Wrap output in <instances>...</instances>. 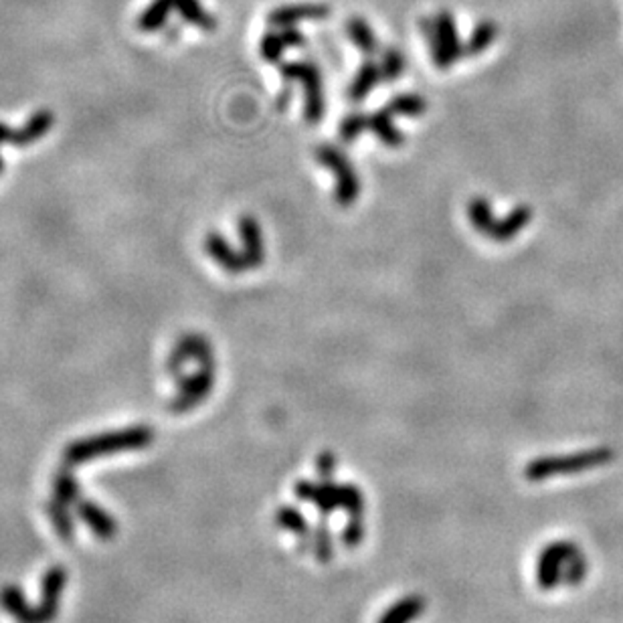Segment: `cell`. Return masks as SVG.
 Listing matches in <instances>:
<instances>
[{"label":"cell","mask_w":623,"mask_h":623,"mask_svg":"<svg viewBox=\"0 0 623 623\" xmlns=\"http://www.w3.org/2000/svg\"><path fill=\"white\" fill-rule=\"evenodd\" d=\"M154 439V431L146 425L128 427V430L120 431H107L101 436L85 438L69 444L63 453L65 466L74 468L79 463L93 461L98 458H106V455L120 453V452H134V449H144L152 444Z\"/></svg>","instance_id":"1"},{"label":"cell","mask_w":623,"mask_h":623,"mask_svg":"<svg viewBox=\"0 0 623 623\" xmlns=\"http://www.w3.org/2000/svg\"><path fill=\"white\" fill-rule=\"evenodd\" d=\"M280 74L288 83L300 82L304 88V114L310 124L322 120L324 115V91L322 75L316 63L312 61H289L280 65Z\"/></svg>","instance_id":"2"},{"label":"cell","mask_w":623,"mask_h":623,"mask_svg":"<svg viewBox=\"0 0 623 623\" xmlns=\"http://www.w3.org/2000/svg\"><path fill=\"white\" fill-rule=\"evenodd\" d=\"M316 158L324 169L335 172L336 177L335 194H336L338 205L351 207L360 194V180L357 177V172H354L349 158L343 154V150H338L336 146H328V144L318 146Z\"/></svg>","instance_id":"3"},{"label":"cell","mask_w":623,"mask_h":623,"mask_svg":"<svg viewBox=\"0 0 623 623\" xmlns=\"http://www.w3.org/2000/svg\"><path fill=\"white\" fill-rule=\"evenodd\" d=\"M178 381V393L170 401L172 413H186L197 407L211 395L215 385V365H199V371L183 375Z\"/></svg>","instance_id":"4"},{"label":"cell","mask_w":623,"mask_h":623,"mask_svg":"<svg viewBox=\"0 0 623 623\" xmlns=\"http://www.w3.org/2000/svg\"><path fill=\"white\" fill-rule=\"evenodd\" d=\"M191 360L199 362V365H215L213 346L209 343V338L201 335L180 336L175 349L170 352L169 360H166V368H169V373L175 376V379H180L185 367Z\"/></svg>","instance_id":"5"},{"label":"cell","mask_w":623,"mask_h":623,"mask_svg":"<svg viewBox=\"0 0 623 623\" xmlns=\"http://www.w3.org/2000/svg\"><path fill=\"white\" fill-rule=\"evenodd\" d=\"M607 460L605 452H589L571 455V458H545L528 463L526 477L528 480H547L550 476H561L569 472H577V469H585L591 466H599Z\"/></svg>","instance_id":"6"},{"label":"cell","mask_w":623,"mask_h":623,"mask_svg":"<svg viewBox=\"0 0 623 623\" xmlns=\"http://www.w3.org/2000/svg\"><path fill=\"white\" fill-rule=\"evenodd\" d=\"M65 585H67V571L61 564L51 567L43 577L41 603L35 607V623H51L57 618Z\"/></svg>","instance_id":"7"},{"label":"cell","mask_w":623,"mask_h":623,"mask_svg":"<svg viewBox=\"0 0 623 623\" xmlns=\"http://www.w3.org/2000/svg\"><path fill=\"white\" fill-rule=\"evenodd\" d=\"M330 14V6L322 3H300V4H286L280 9H273L267 14V23L270 27H296L306 20H324Z\"/></svg>","instance_id":"8"},{"label":"cell","mask_w":623,"mask_h":623,"mask_svg":"<svg viewBox=\"0 0 623 623\" xmlns=\"http://www.w3.org/2000/svg\"><path fill=\"white\" fill-rule=\"evenodd\" d=\"M239 237H241L243 257L248 262V270H257L265 259L262 227H259V223L253 217H243L239 221Z\"/></svg>","instance_id":"9"},{"label":"cell","mask_w":623,"mask_h":623,"mask_svg":"<svg viewBox=\"0 0 623 623\" xmlns=\"http://www.w3.org/2000/svg\"><path fill=\"white\" fill-rule=\"evenodd\" d=\"M205 249L209 256H211L213 262L221 265L225 272L241 273L243 270H248V262H245L243 253L231 248L227 239L221 233H209L205 239Z\"/></svg>","instance_id":"10"},{"label":"cell","mask_w":623,"mask_h":623,"mask_svg":"<svg viewBox=\"0 0 623 623\" xmlns=\"http://www.w3.org/2000/svg\"><path fill=\"white\" fill-rule=\"evenodd\" d=\"M77 514L99 540H112L115 532H118V524H115L112 514L101 509L96 502H91V500L77 502Z\"/></svg>","instance_id":"11"},{"label":"cell","mask_w":623,"mask_h":623,"mask_svg":"<svg viewBox=\"0 0 623 623\" xmlns=\"http://www.w3.org/2000/svg\"><path fill=\"white\" fill-rule=\"evenodd\" d=\"M53 124H55V118H53V114H51L49 110L35 112L31 118H28V122L23 128L14 130L12 144H14V146H23V148L31 146V144L41 140V138L49 132L51 126H53Z\"/></svg>","instance_id":"12"},{"label":"cell","mask_w":623,"mask_h":623,"mask_svg":"<svg viewBox=\"0 0 623 623\" xmlns=\"http://www.w3.org/2000/svg\"><path fill=\"white\" fill-rule=\"evenodd\" d=\"M433 19H436V27H438V33H439L441 45H444V49L447 51L449 59L458 61V59H461V57H466V53H463V47L466 45H463L461 39H460L453 14L449 11H439Z\"/></svg>","instance_id":"13"},{"label":"cell","mask_w":623,"mask_h":623,"mask_svg":"<svg viewBox=\"0 0 623 623\" xmlns=\"http://www.w3.org/2000/svg\"><path fill=\"white\" fill-rule=\"evenodd\" d=\"M532 219V211L531 207L520 205L514 209V211L504 217V219H500L494 223V227L488 233L490 239H494V241H510V239L517 237L520 231H523L528 223Z\"/></svg>","instance_id":"14"},{"label":"cell","mask_w":623,"mask_h":623,"mask_svg":"<svg viewBox=\"0 0 623 623\" xmlns=\"http://www.w3.org/2000/svg\"><path fill=\"white\" fill-rule=\"evenodd\" d=\"M0 605L17 619V623H35V607L27 603L23 591L17 585H6L0 589Z\"/></svg>","instance_id":"15"},{"label":"cell","mask_w":623,"mask_h":623,"mask_svg":"<svg viewBox=\"0 0 623 623\" xmlns=\"http://www.w3.org/2000/svg\"><path fill=\"white\" fill-rule=\"evenodd\" d=\"M175 11V0H152V3L142 11L138 19V28L142 33H156L169 23L170 12Z\"/></svg>","instance_id":"16"},{"label":"cell","mask_w":623,"mask_h":623,"mask_svg":"<svg viewBox=\"0 0 623 623\" xmlns=\"http://www.w3.org/2000/svg\"><path fill=\"white\" fill-rule=\"evenodd\" d=\"M381 79H382L381 65H376L371 59L362 63L360 69H359V74L354 75L351 88H349L351 99L352 101H362V99H365L368 93H371L376 88V85H379Z\"/></svg>","instance_id":"17"},{"label":"cell","mask_w":623,"mask_h":623,"mask_svg":"<svg viewBox=\"0 0 623 623\" xmlns=\"http://www.w3.org/2000/svg\"><path fill=\"white\" fill-rule=\"evenodd\" d=\"M346 33H349V39L360 53L371 57L379 51V41L375 37L373 27L362 17H351L349 23H346Z\"/></svg>","instance_id":"18"},{"label":"cell","mask_w":623,"mask_h":623,"mask_svg":"<svg viewBox=\"0 0 623 623\" xmlns=\"http://www.w3.org/2000/svg\"><path fill=\"white\" fill-rule=\"evenodd\" d=\"M175 11L183 17L185 23L202 31H213L217 27L215 17L201 4V0H175Z\"/></svg>","instance_id":"19"},{"label":"cell","mask_w":623,"mask_h":623,"mask_svg":"<svg viewBox=\"0 0 623 623\" xmlns=\"http://www.w3.org/2000/svg\"><path fill=\"white\" fill-rule=\"evenodd\" d=\"M53 502L61 506H75L79 502V484L75 480L74 472H71L69 466H65L55 474L53 480Z\"/></svg>","instance_id":"20"},{"label":"cell","mask_w":623,"mask_h":623,"mask_svg":"<svg viewBox=\"0 0 623 623\" xmlns=\"http://www.w3.org/2000/svg\"><path fill=\"white\" fill-rule=\"evenodd\" d=\"M368 128L373 130V132L381 138L382 142L387 144L390 148H397L403 144V134L401 130L395 126L393 122V114H390L387 107L381 112H375L371 118H368Z\"/></svg>","instance_id":"21"},{"label":"cell","mask_w":623,"mask_h":623,"mask_svg":"<svg viewBox=\"0 0 623 623\" xmlns=\"http://www.w3.org/2000/svg\"><path fill=\"white\" fill-rule=\"evenodd\" d=\"M496 39H498V25L494 20H488V19L480 20V23L474 27L472 35H469L466 47H463V53L468 57L482 55Z\"/></svg>","instance_id":"22"},{"label":"cell","mask_w":623,"mask_h":623,"mask_svg":"<svg viewBox=\"0 0 623 623\" xmlns=\"http://www.w3.org/2000/svg\"><path fill=\"white\" fill-rule=\"evenodd\" d=\"M422 33L427 41V45H430V49H431V59H433V63L438 65V69L446 71V69L452 67L453 61L449 59L447 51L444 49V45H441V39H439V33H438V27H436V19L423 17L422 19Z\"/></svg>","instance_id":"23"},{"label":"cell","mask_w":623,"mask_h":623,"mask_svg":"<svg viewBox=\"0 0 623 623\" xmlns=\"http://www.w3.org/2000/svg\"><path fill=\"white\" fill-rule=\"evenodd\" d=\"M468 219H469V223H472V227L477 231V233H482V235H488L496 223L494 215H492L490 202L484 197H476V199L469 201Z\"/></svg>","instance_id":"24"},{"label":"cell","mask_w":623,"mask_h":623,"mask_svg":"<svg viewBox=\"0 0 623 623\" xmlns=\"http://www.w3.org/2000/svg\"><path fill=\"white\" fill-rule=\"evenodd\" d=\"M387 110L393 115H405V118H419L427 110V101L417 93H401L389 101Z\"/></svg>","instance_id":"25"},{"label":"cell","mask_w":623,"mask_h":623,"mask_svg":"<svg viewBox=\"0 0 623 623\" xmlns=\"http://www.w3.org/2000/svg\"><path fill=\"white\" fill-rule=\"evenodd\" d=\"M69 510L71 509H67V506H61V504H57V502H53V500H51V504H49L51 523H53L57 534H59L65 542H69L71 539H74V532H75V526H74V520H71Z\"/></svg>","instance_id":"26"},{"label":"cell","mask_w":623,"mask_h":623,"mask_svg":"<svg viewBox=\"0 0 623 623\" xmlns=\"http://www.w3.org/2000/svg\"><path fill=\"white\" fill-rule=\"evenodd\" d=\"M288 45L281 39V35L278 28H273V31L265 33L262 41H259V55H262V59L270 61V63H280L281 57H284Z\"/></svg>","instance_id":"27"},{"label":"cell","mask_w":623,"mask_h":623,"mask_svg":"<svg viewBox=\"0 0 623 623\" xmlns=\"http://www.w3.org/2000/svg\"><path fill=\"white\" fill-rule=\"evenodd\" d=\"M423 610V603L419 597H409L403 599L399 605H395L381 623H409L411 619H415V615Z\"/></svg>","instance_id":"28"},{"label":"cell","mask_w":623,"mask_h":623,"mask_svg":"<svg viewBox=\"0 0 623 623\" xmlns=\"http://www.w3.org/2000/svg\"><path fill=\"white\" fill-rule=\"evenodd\" d=\"M405 71V57L399 49H387L385 53H382L381 59V74L385 82H393V79L401 77V74Z\"/></svg>","instance_id":"29"},{"label":"cell","mask_w":623,"mask_h":623,"mask_svg":"<svg viewBox=\"0 0 623 623\" xmlns=\"http://www.w3.org/2000/svg\"><path fill=\"white\" fill-rule=\"evenodd\" d=\"M368 128V118L365 114H351L340 122V138L343 142H352L362 134V130Z\"/></svg>","instance_id":"30"},{"label":"cell","mask_w":623,"mask_h":623,"mask_svg":"<svg viewBox=\"0 0 623 623\" xmlns=\"http://www.w3.org/2000/svg\"><path fill=\"white\" fill-rule=\"evenodd\" d=\"M12 134H14V130H11L9 126L0 122V144H3V142H11L12 144ZM0 172H3V158H0Z\"/></svg>","instance_id":"31"},{"label":"cell","mask_w":623,"mask_h":623,"mask_svg":"<svg viewBox=\"0 0 623 623\" xmlns=\"http://www.w3.org/2000/svg\"><path fill=\"white\" fill-rule=\"evenodd\" d=\"M289 98H292V90L286 88L284 93H280V98H278V107L280 110H286L288 104H289Z\"/></svg>","instance_id":"32"}]
</instances>
